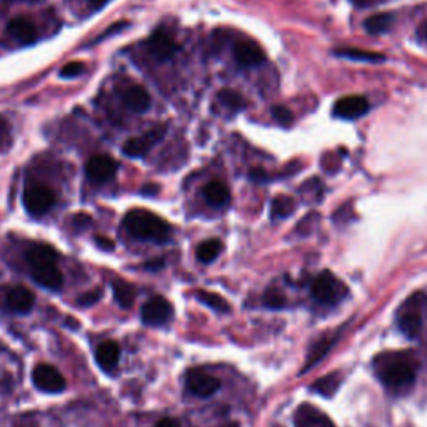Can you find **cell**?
I'll list each match as a JSON object with an SVG mask.
<instances>
[{"label": "cell", "mask_w": 427, "mask_h": 427, "mask_svg": "<svg viewBox=\"0 0 427 427\" xmlns=\"http://www.w3.org/2000/svg\"><path fill=\"white\" fill-rule=\"evenodd\" d=\"M374 373L389 392L402 396L416 382V365L407 354L384 352L374 359Z\"/></svg>", "instance_id": "6da1fadb"}, {"label": "cell", "mask_w": 427, "mask_h": 427, "mask_svg": "<svg viewBox=\"0 0 427 427\" xmlns=\"http://www.w3.org/2000/svg\"><path fill=\"white\" fill-rule=\"evenodd\" d=\"M124 224L129 234L134 235V238L151 240V242H165V240H169L170 232H172L170 226L162 217L148 211H142V209L129 212L125 216Z\"/></svg>", "instance_id": "7a4b0ae2"}, {"label": "cell", "mask_w": 427, "mask_h": 427, "mask_svg": "<svg viewBox=\"0 0 427 427\" xmlns=\"http://www.w3.org/2000/svg\"><path fill=\"white\" fill-rule=\"evenodd\" d=\"M426 296L424 292H416L409 299L404 300V304L399 308L396 314L397 327L401 332L409 339H417L422 331V317H424L426 308Z\"/></svg>", "instance_id": "3957f363"}, {"label": "cell", "mask_w": 427, "mask_h": 427, "mask_svg": "<svg viewBox=\"0 0 427 427\" xmlns=\"http://www.w3.org/2000/svg\"><path fill=\"white\" fill-rule=\"evenodd\" d=\"M310 294H312L319 304L336 305L346 299L347 287L332 272L324 271L314 279L312 287H310Z\"/></svg>", "instance_id": "277c9868"}, {"label": "cell", "mask_w": 427, "mask_h": 427, "mask_svg": "<svg viewBox=\"0 0 427 427\" xmlns=\"http://www.w3.org/2000/svg\"><path fill=\"white\" fill-rule=\"evenodd\" d=\"M55 204V194L52 189L45 185H34L29 187L24 194V206L27 212L34 217H40L47 214Z\"/></svg>", "instance_id": "5b68a950"}, {"label": "cell", "mask_w": 427, "mask_h": 427, "mask_svg": "<svg viewBox=\"0 0 427 427\" xmlns=\"http://www.w3.org/2000/svg\"><path fill=\"white\" fill-rule=\"evenodd\" d=\"M147 49L157 62H167V60H170L177 54L179 45L177 42L174 40V37L170 35L169 30L157 29L154 34L151 35V39H148Z\"/></svg>", "instance_id": "8992f818"}, {"label": "cell", "mask_w": 427, "mask_h": 427, "mask_svg": "<svg viewBox=\"0 0 427 427\" xmlns=\"http://www.w3.org/2000/svg\"><path fill=\"white\" fill-rule=\"evenodd\" d=\"M164 136L165 127L159 125V127H154L152 131L142 134V136L129 139L122 146V152L127 157H144L156 144H159L164 139Z\"/></svg>", "instance_id": "52a82bcc"}, {"label": "cell", "mask_w": 427, "mask_h": 427, "mask_svg": "<svg viewBox=\"0 0 427 427\" xmlns=\"http://www.w3.org/2000/svg\"><path fill=\"white\" fill-rule=\"evenodd\" d=\"M142 320L147 326H164L174 315L172 304L164 297L157 296L147 300L142 308Z\"/></svg>", "instance_id": "ba28073f"}, {"label": "cell", "mask_w": 427, "mask_h": 427, "mask_svg": "<svg viewBox=\"0 0 427 427\" xmlns=\"http://www.w3.org/2000/svg\"><path fill=\"white\" fill-rule=\"evenodd\" d=\"M32 380H34L35 387L44 392L57 394L66 389V379L59 373L54 365L39 364L32 373Z\"/></svg>", "instance_id": "9c48e42d"}, {"label": "cell", "mask_w": 427, "mask_h": 427, "mask_svg": "<svg viewBox=\"0 0 427 427\" xmlns=\"http://www.w3.org/2000/svg\"><path fill=\"white\" fill-rule=\"evenodd\" d=\"M185 384L189 391L199 397H211L221 389V380L204 369H190Z\"/></svg>", "instance_id": "30bf717a"}, {"label": "cell", "mask_w": 427, "mask_h": 427, "mask_svg": "<svg viewBox=\"0 0 427 427\" xmlns=\"http://www.w3.org/2000/svg\"><path fill=\"white\" fill-rule=\"evenodd\" d=\"M369 110V100L362 95H347L339 99L334 104L332 112L336 117L344 120H354L362 117L364 114H368Z\"/></svg>", "instance_id": "8fae6325"}, {"label": "cell", "mask_w": 427, "mask_h": 427, "mask_svg": "<svg viewBox=\"0 0 427 427\" xmlns=\"http://www.w3.org/2000/svg\"><path fill=\"white\" fill-rule=\"evenodd\" d=\"M117 172V162L109 156H95L87 162L86 174L94 184H105Z\"/></svg>", "instance_id": "7c38bea8"}, {"label": "cell", "mask_w": 427, "mask_h": 427, "mask_svg": "<svg viewBox=\"0 0 427 427\" xmlns=\"http://www.w3.org/2000/svg\"><path fill=\"white\" fill-rule=\"evenodd\" d=\"M234 57L240 67H259L266 62L264 50L257 44L249 40H242L235 44Z\"/></svg>", "instance_id": "4fadbf2b"}, {"label": "cell", "mask_w": 427, "mask_h": 427, "mask_svg": "<svg viewBox=\"0 0 427 427\" xmlns=\"http://www.w3.org/2000/svg\"><path fill=\"white\" fill-rule=\"evenodd\" d=\"M7 32L22 45H30L39 39V32H37L35 24L27 17L12 18L7 25Z\"/></svg>", "instance_id": "5bb4252c"}, {"label": "cell", "mask_w": 427, "mask_h": 427, "mask_svg": "<svg viewBox=\"0 0 427 427\" xmlns=\"http://www.w3.org/2000/svg\"><path fill=\"white\" fill-rule=\"evenodd\" d=\"M32 277L37 284L50 291H59L64 284V276L59 271V267L55 264H44V266L30 267Z\"/></svg>", "instance_id": "9a60e30c"}, {"label": "cell", "mask_w": 427, "mask_h": 427, "mask_svg": "<svg viewBox=\"0 0 427 427\" xmlns=\"http://www.w3.org/2000/svg\"><path fill=\"white\" fill-rule=\"evenodd\" d=\"M7 308L16 314H27L30 312L32 308L35 304V297L32 294V291L27 289L24 286H17L13 289L8 291L7 294Z\"/></svg>", "instance_id": "2e32d148"}, {"label": "cell", "mask_w": 427, "mask_h": 427, "mask_svg": "<svg viewBox=\"0 0 427 427\" xmlns=\"http://www.w3.org/2000/svg\"><path fill=\"white\" fill-rule=\"evenodd\" d=\"M296 427H336L332 421L315 407L304 404L296 412Z\"/></svg>", "instance_id": "e0dca14e"}, {"label": "cell", "mask_w": 427, "mask_h": 427, "mask_svg": "<svg viewBox=\"0 0 427 427\" xmlns=\"http://www.w3.org/2000/svg\"><path fill=\"white\" fill-rule=\"evenodd\" d=\"M97 364L104 370H114L120 359V347L115 341H105L95 351Z\"/></svg>", "instance_id": "ac0fdd59"}, {"label": "cell", "mask_w": 427, "mask_h": 427, "mask_svg": "<svg viewBox=\"0 0 427 427\" xmlns=\"http://www.w3.org/2000/svg\"><path fill=\"white\" fill-rule=\"evenodd\" d=\"M124 104L131 110H134V112L142 114L151 107V95H148V92L144 89V87L132 86L131 89L125 90Z\"/></svg>", "instance_id": "d6986e66"}, {"label": "cell", "mask_w": 427, "mask_h": 427, "mask_svg": "<svg viewBox=\"0 0 427 427\" xmlns=\"http://www.w3.org/2000/svg\"><path fill=\"white\" fill-rule=\"evenodd\" d=\"M204 197L214 207H224L230 201L229 187L221 180H212L204 187Z\"/></svg>", "instance_id": "ffe728a7"}, {"label": "cell", "mask_w": 427, "mask_h": 427, "mask_svg": "<svg viewBox=\"0 0 427 427\" xmlns=\"http://www.w3.org/2000/svg\"><path fill=\"white\" fill-rule=\"evenodd\" d=\"M57 252L50 245H34L27 252V261H29L30 267L44 266V264H55L57 262Z\"/></svg>", "instance_id": "44dd1931"}, {"label": "cell", "mask_w": 427, "mask_h": 427, "mask_svg": "<svg viewBox=\"0 0 427 427\" xmlns=\"http://www.w3.org/2000/svg\"><path fill=\"white\" fill-rule=\"evenodd\" d=\"M336 341H337V336H334V337H327L326 336V337L320 339V341L315 342V344L312 346V349H310V352H309L308 362H305L303 373H305V370L310 369V368H312V365L317 364V362L320 359H322V357L326 356L329 351H331V347L334 344H336Z\"/></svg>", "instance_id": "7402d4cb"}, {"label": "cell", "mask_w": 427, "mask_h": 427, "mask_svg": "<svg viewBox=\"0 0 427 427\" xmlns=\"http://www.w3.org/2000/svg\"><path fill=\"white\" fill-rule=\"evenodd\" d=\"M341 375H339V373H334V374H329L326 375V378H320L319 380H315V382L312 384V391L320 394V396L324 397H332L334 394L337 392L339 386H341Z\"/></svg>", "instance_id": "603a6c76"}, {"label": "cell", "mask_w": 427, "mask_h": 427, "mask_svg": "<svg viewBox=\"0 0 427 427\" xmlns=\"http://www.w3.org/2000/svg\"><path fill=\"white\" fill-rule=\"evenodd\" d=\"M112 291H114L115 300L120 304V308L129 309L134 304V300H136V292H134V287L131 284H127L125 281H114Z\"/></svg>", "instance_id": "cb8c5ba5"}, {"label": "cell", "mask_w": 427, "mask_h": 427, "mask_svg": "<svg viewBox=\"0 0 427 427\" xmlns=\"http://www.w3.org/2000/svg\"><path fill=\"white\" fill-rule=\"evenodd\" d=\"M196 297H197L199 303H202L204 305H207V308L217 310V312H229V310H230L229 303H227L224 297L216 294V292L197 291Z\"/></svg>", "instance_id": "d4e9b609"}, {"label": "cell", "mask_w": 427, "mask_h": 427, "mask_svg": "<svg viewBox=\"0 0 427 427\" xmlns=\"http://www.w3.org/2000/svg\"><path fill=\"white\" fill-rule=\"evenodd\" d=\"M392 22V13H374V16H370L368 21H365V30H368L369 34H384V32L391 29Z\"/></svg>", "instance_id": "484cf974"}, {"label": "cell", "mask_w": 427, "mask_h": 427, "mask_svg": "<svg viewBox=\"0 0 427 427\" xmlns=\"http://www.w3.org/2000/svg\"><path fill=\"white\" fill-rule=\"evenodd\" d=\"M336 55H339V57L351 59V60H361V62H384V60H386V55H382V54L368 52V50L352 49V47L336 50Z\"/></svg>", "instance_id": "4316f807"}, {"label": "cell", "mask_w": 427, "mask_h": 427, "mask_svg": "<svg viewBox=\"0 0 427 427\" xmlns=\"http://www.w3.org/2000/svg\"><path fill=\"white\" fill-rule=\"evenodd\" d=\"M296 204L291 197L287 196H277L272 201V209H271V216L272 219H286L289 217L292 212H294Z\"/></svg>", "instance_id": "83f0119b"}, {"label": "cell", "mask_w": 427, "mask_h": 427, "mask_svg": "<svg viewBox=\"0 0 427 427\" xmlns=\"http://www.w3.org/2000/svg\"><path fill=\"white\" fill-rule=\"evenodd\" d=\"M222 244L217 239H209L197 247V259L204 264H211L221 254Z\"/></svg>", "instance_id": "f1b7e54d"}, {"label": "cell", "mask_w": 427, "mask_h": 427, "mask_svg": "<svg viewBox=\"0 0 427 427\" xmlns=\"http://www.w3.org/2000/svg\"><path fill=\"white\" fill-rule=\"evenodd\" d=\"M219 100H221L222 105H226L227 109L234 110V112H235V110L244 109V107L247 105V104H245V99L239 94V92L230 90V89L221 90L219 92Z\"/></svg>", "instance_id": "f546056e"}, {"label": "cell", "mask_w": 427, "mask_h": 427, "mask_svg": "<svg viewBox=\"0 0 427 427\" xmlns=\"http://www.w3.org/2000/svg\"><path fill=\"white\" fill-rule=\"evenodd\" d=\"M13 137H12V129L11 124L6 117L0 115V154H7L12 148Z\"/></svg>", "instance_id": "4dcf8cb0"}, {"label": "cell", "mask_w": 427, "mask_h": 427, "mask_svg": "<svg viewBox=\"0 0 427 427\" xmlns=\"http://www.w3.org/2000/svg\"><path fill=\"white\" fill-rule=\"evenodd\" d=\"M272 117L274 120H276L277 124L284 125V127H287V125L292 124V120H294V115H292V112L287 107L284 105H276L272 107Z\"/></svg>", "instance_id": "1f68e13d"}, {"label": "cell", "mask_w": 427, "mask_h": 427, "mask_svg": "<svg viewBox=\"0 0 427 427\" xmlns=\"http://www.w3.org/2000/svg\"><path fill=\"white\" fill-rule=\"evenodd\" d=\"M83 69H86V66H83L82 62H78V60H74V62H69L62 69H60V77H64V78L78 77L83 72Z\"/></svg>", "instance_id": "d6a6232c"}, {"label": "cell", "mask_w": 427, "mask_h": 427, "mask_svg": "<svg viewBox=\"0 0 427 427\" xmlns=\"http://www.w3.org/2000/svg\"><path fill=\"white\" fill-rule=\"evenodd\" d=\"M264 304L271 309H282L286 305V299L282 297V294H279V292L269 291L266 297H264Z\"/></svg>", "instance_id": "836d02e7"}, {"label": "cell", "mask_w": 427, "mask_h": 427, "mask_svg": "<svg viewBox=\"0 0 427 427\" xmlns=\"http://www.w3.org/2000/svg\"><path fill=\"white\" fill-rule=\"evenodd\" d=\"M102 297V291H89L86 292V294H82L78 297V304L82 305V308H90V305H94L95 303H99V299Z\"/></svg>", "instance_id": "e575fe53"}, {"label": "cell", "mask_w": 427, "mask_h": 427, "mask_svg": "<svg viewBox=\"0 0 427 427\" xmlns=\"http://www.w3.org/2000/svg\"><path fill=\"white\" fill-rule=\"evenodd\" d=\"M250 179H252L254 182H266V180H267V174L264 172L261 167H257V169L250 170Z\"/></svg>", "instance_id": "d590c367"}, {"label": "cell", "mask_w": 427, "mask_h": 427, "mask_svg": "<svg viewBox=\"0 0 427 427\" xmlns=\"http://www.w3.org/2000/svg\"><path fill=\"white\" fill-rule=\"evenodd\" d=\"M95 242H97V245H99L100 249H104V250H112L114 249V242L110 239H107V238H102V235H99V238H95Z\"/></svg>", "instance_id": "8d00e7d4"}, {"label": "cell", "mask_w": 427, "mask_h": 427, "mask_svg": "<svg viewBox=\"0 0 427 427\" xmlns=\"http://www.w3.org/2000/svg\"><path fill=\"white\" fill-rule=\"evenodd\" d=\"M154 427H180V424L175 419H170V417H165V419H160Z\"/></svg>", "instance_id": "74e56055"}, {"label": "cell", "mask_w": 427, "mask_h": 427, "mask_svg": "<svg viewBox=\"0 0 427 427\" xmlns=\"http://www.w3.org/2000/svg\"><path fill=\"white\" fill-rule=\"evenodd\" d=\"M107 2H109V0H89V4H90V6H92V7H95V8L104 7Z\"/></svg>", "instance_id": "f35d334b"}, {"label": "cell", "mask_w": 427, "mask_h": 427, "mask_svg": "<svg viewBox=\"0 0 427 427\" xmlns=\"http://www.w3.org/2000/svg\"><path fill=\"white\" fill-rule=\"evenodd\" d=\"M6 2H21V0H6ZM22 2H25V0H22ZM29 2H32V0H29Z\"/></svg>", "instance_id": "ab89813d"}, {"label": "cell", "mask_w": 427, "mask_h": 427, "mask_svg": "<svg viewBox=\"0 0 427 427\" xmlns=\"http://www.w3.org/2000/svg\"><path fill=\"white\" fill-rule=\"evenodd\" d=\"M277 427H279V426H277Z\"/></svg>", "instance_id": "60d3db41"}]
</instances>
